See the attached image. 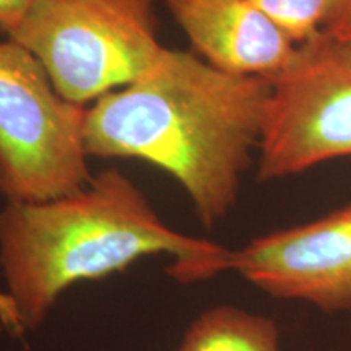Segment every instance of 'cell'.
Listing matches in <instances>:
<instances>
[{
	"label": "cell",
	"instance_id": "obj_1",
	"mask_svg": "<svg viewBox=\"0 0 351 351\" xmlns=\"http://www.w3.org/2000/svg\"><path fill=\"white\" fill-rule=\"evenodd\" d=\"M270 91V78L232 75L195 52L165 47L143 77L86 108V155L142 160L166 171L202 225L212 228L238 202Z\"/></svg>",
	"mask_w": 351,
	"mask_h": 351
},
{
	"label": "cell",
	"instance_id": "obj_2",
	"mask_svg": "<svg viewBox=\"0 0 351 351\" xmlns=\"http://www.w3.org/2000/svg\"><path fill=\"white\" fill-rule=\"evenodd\" d=\"M152 254L173 257L181 283L228 271L230 249L169 228L121 171L47 202H8L0 212V265L23 330L41 326L60 293L82 280L124 271Z\"/></svg>",
	"mask_w": 351,
	"mask_h": 351
},
{
	"label": "cell",
	"instance_id": "obj_3",
	"mask_svg": "<svg viewBox=\"0 0 351 351\" xmlns=\"http://www.w3.org/2000/svg\"><path fill=\"white\" fill-rule=\"evenodd\" d=\"M158 2L33 0L5 36L36 57L62 98L88 108L138 80L163 54Z\"/></svg>",
	"mask_w": 351,
	"mask_h": 351
},
{
	"label": "cell",
	"instance_id": "obj_4",
	"mask_svg": "<svg viewBox=\"0 0 351 351\" xmlns=\"http://www.w3.org/2000/svg\"><path fill=\"white\" fill-rule=\"evenodd\" d=\"M85 111L57 93L32 52L0 43V195L34 204L85 187Z\"/></svg>",
	"mask_w": 351,
	"mask_h": 351
},
{
	"label": "cell",
	"instance_id": "obj_5",
	"mask_svg": "<svg viewBox=\"0 0 351 351\" xmlns=\"http://www.w3.org/2000/svg\"><path fill=\"white\" fill-rule=\"evenodd\" d=\"M257 179L276 181L351 156V46L320 32L271 80Z\"/></svg>",
	"mask_w": 351,
	"mask_h": 351
},
{
	"label": "cell",
	"instance_id": "obj_6",
	"mask_svg": "<svg viewBox=\"0 0 351 351\" xmlns=\"http://www.w3.org/2000/svg\"><path fill=\"white\" fill-rule=\"evenodd\" d=\"M228 270L280 300L351 313V202L314 221L254 238L231 251Z\"/></svg>",
	"mask_w": 351,
	"mask_h": 351
},
{
	"label": "cell",
	"instance_id": "obj_7",
	"mask_svg": "<svg viewBox=\"0 0 351 351\" xmlns=\"http://www.w3.org/2000/svg\"><path fill=\"white\" fill-rule=\"evenodd\" d=\"M200 59L232 75L274 80L300 46L251 0H161Z\"/></svg>",
	"mask_w": 351,
	"mask_h": 351
},
{
	"label": "cell",
	"instance_id": "obj_8",
	"mask_svg": "<svg viewBox=\"0 0 351 351\" xmlns=\"http://www.w3.org/2000/svg\"><path fill=\"white\" fill-rule=\"evenodd\" d=\"M176 351H282L276 324L265 315L234 306L202 313L184 333Z\"/></svg>",
	"mask_w": 351,
	"mask_h": 351
},
{
	"label": "cell",
	"instance_id": "obj_9",
	"mask_svg": "<svg viewBox=\"0 0 351 351\" xmlns=\"http://www.w3.org/2000/svg\"><path fill=\"white\" fill-rule=\"evenodd\" d=\"M298 44L324 32L335 0H251Z\"/></svg>",
	"mask_w": 351,
	"mask_h": 351
},
{
	"label": "cell",
	"instance_id": "obj_10",
	"mask_svg": "<svg viewBox=\"0 0 351 351\" xmlns=\"http://www.w3.org/2000/svg\"><path fill=\"white\" fill-rule=\"evenodd\" d=\"M324 32L351 46V0H335Z\"/></svg>",
	"mask_w": 351,
	"mask_h": 351
},
{
	"label": "cell",
	"instance_id": "obj_11",
	"mask_svg": "<svg viewBox=\"0 0 351 351\" xmlns=\"http://www.w3.org/2000/svg\"><path fill=\"white\" fill-rule=\"evenodd\" d=\"M33 0H0V33H10L32 5Z\"/></svg>",
	"mask_w": 351,
	"mask_h": 351
}]
</instances>
